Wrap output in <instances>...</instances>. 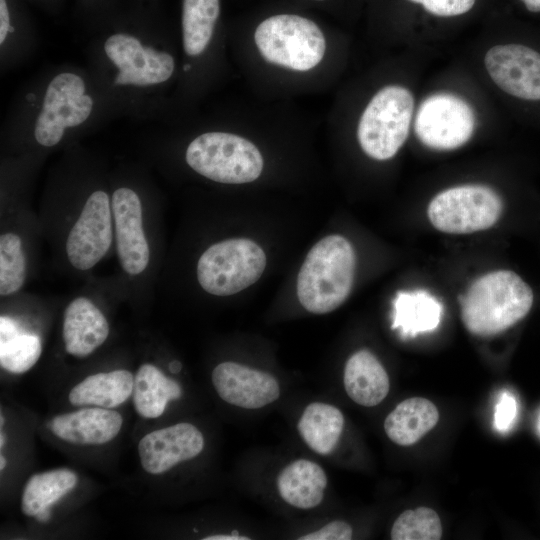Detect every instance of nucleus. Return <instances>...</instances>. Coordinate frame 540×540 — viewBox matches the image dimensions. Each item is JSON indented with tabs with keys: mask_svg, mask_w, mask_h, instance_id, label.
Wrapping results in <instances>:
<instances>
[{
	"mask_svg": "<svg viewBox=\"0 0 540 540\" xmlns=\"http://www.w3.org/2000/svg\"><path fill=\"white\" fill-rule=\"evenodd\" d=\"M356 269L352 244L342 235H328L308 252L297 277V297L310 313L326 314L350 295Z\"/></svg>",
	"mask_w": 540,
	"mask_h": 540,
	"instance_id": "1",
	"label": "nucleus"
},
{
	"mask_svg": "<svg viewBox=\"0 0 540 540\" xmlns=\"http://www.w3.org/2000/svg\"><path fill=\"white\" fill-rule=\"evenodd\" d=\"M533 300L531 287L519 275L493 271L475 280L460 298L461 318L474 335H496L524 318Z\"/></svg>",
	"mask_w": 540,
	"mask_h": 540,
	"instance_id": "2",
	"label": "nucleus"
},
{
	"mask_svg": "<svg viewBox=\"0 0 540 540\" xmlns=\"http://www.w3.org/2000/svg\"><path fill=\"white\" fill-rule=\"evenodd\" d=\"M254 43L268 63L294 72H308L322 61L326 39L319 25L295 13H277L255 28Z\"/></svg>",
	"mask_w": 540,
	"mask_h": 540,
	"instance_id": "3",
	"label": "nucleus"
},
{
	"mask_svg": "<svg viewBox=\"0 0 540 540\" xmlns=\"http://www.w3.org/2000/svg\"><path fill=\"white\" fill-rule=\"evenodd\" d=\"M185 158L195 172L224 184L252 182L261 175L264 165L254 143L227 132L199 135L188 145Z\"/></svg>",
	"mask_w": 540,
	"mask_h": 540,
	"instance_id": "4",
	"label": "nucleus"
},
{
	"mask_svg": "<svg viewBox=\"0 0 540 540\" xmlns=\"http://www.w3.org/2000/svg\"><path fill=\"white\" fill-rule=\"evenodd\" d=\"M413 110L408 89L398 85L380 89L358 122V142L365 154L379 161L395 156L408 136Z\"/></svg>",
	"mask_w": 540,
	"mask_h": 540,
	"instance_id": "5",
	"label": "nucleus"
},
{
	"mask_svg": "<svg viewBox=\"0 0 540 540\" xmlns=\"http://www.w3.org/2000/svg\"><path fill=\"white\" fill-rule=\"evenodd\" d=\"M266 255L254 241L234 238L211 245L197 263L201 287L216 296H229L254 284L266 267Z\"/></svg>",
	"mask_w": 540,
	"mask_h": 540,
	"instance_id": "6",
	"label": "nucleus"
},
{
	"mask_svg": "<svg viewBox=\"0 0 540 540\" xmlns=\"http://www.w3.org/2000/svg\"><path fill=\"white\" fill-rule=\"evenodd\" d=\"M503 205L490 187L478 184L446 189L430 202L427 214L441 232L467 234L492 227L500 218Z\"/></svg>",
	"mask_w": 540,
	"mask_h": 540,
	"instance_id": "7",
	"label": "nucleus"
},
{
	"mask_svg": "<svg viewBox=\"0 0 540 540\" xmlns=\"http://www.w3.org/2000/svg\"><path fill=\"white\" fill-rule=\"evenodd\" d=\"M84 92V81L76 74L61 73L52 79L35 123L34 136L40 145H56L66 128L78 126L89 117L93 100Z\"/></svg>",
	"mask_w": 540,
	"mask_h": 540,
	"instance_id": "8",
	"label": "nucleus"
},
{
	"mask_svg": "<svg viewBox=\"0 0 540 540\" xmlns=\"http://www.w3.org/2000/svg\"><path fill=\"white\" fill-rule=\"evenodd\" d=\"M475 115L471 106L457 95L437 93L419 106L414 129L419 140L438 150H451L472 136Z\"/></svg>",
	"mask_w": 540,
	"mask_h": 540,
	"instance_id": "9",
	"label": "nucleus"
},
{
	"mask_svg": "<svg viewBox=\"0 0 540 540\" xmlns=\"http://www.w3.org/2000/svg\"><path fill=\"white\" fill-rule=\"evenodd\" d=\"M112 215L104 191H95L88 197L66 241L67 257L73 267L88 270L107 253L113 238Z\"/></svg>",
	"mask_w": 540,
	"mask_h": 540,
	"instance_id": "10",
	"label": "nucleus"
},
{
	"mask_svg": "<svg viewBox=\"0 0 540 540\" xmlns=\"http://www.w3.org/2000/svg\"><path fill=\"white\" fill-rule=\"evenodd\" d=\"M105 53L119 68L117 85L147 86L167 81L174 72V59L152 47H144L134 36L114 34L104 45Z\"/></svg>",
	"mask_w": 540,
	"mask_h": 540,
	"instance_id": "11",
	"label": "nucleus"
},
{
	"mask_svg": "<svg viewBox=\"0 0 540 540\" xmlns=\"http://www.w3.org/2000/svg\"><path fill=\"white\" fill-rule=\"evenodd\" d=\"M487 72L504 92L525 100H540V54L523 45L490 48L484 58Z\"/></svg>",
	"mask_w": 540,
	"mask_h": 540,
	"instance_id": "12",
	"label": "nucleus"
},
{
	"mask_svg": "<svg viewBox=\"0 0 540 540\" xmlns=\"http://www.w3.org/2000/svg\"><path fill=\"white\" fill-rule=\"evenodd\" d=\"M204 448L202 433L190 423H178L146 434L138 444L142 468L160 475L178 463L198 456Z\"/></svg>",
	"mask_w": 540,
	"mask_h": 540,
	"instance_id": "13",
	"label": "nucleus"
},
{
	"mask_svg": "<svg viewBox=\"0 0 540 540\" xmlns=\"http://www.w3.org/2000/svg\"><path fill=\"white\" fill-rule=\"evenodd\" d=\"M111 208L120 264L128 274L138 275L145 270L150 259L140 198L130 188H119L112 195Z\"/></svg>",
	"mask_w": 540,
	"mask_h": 540,
	"instance_id": "14",
	"label": "nucleus"
},
{
	"mask_svg": "<svg viewBox=\"0 0 540 540\" xmlns=\"http://www.w3.org/2000/svg\"><path fill=\"white\" fill-rule=\"evenodd\" d=\"M212 383L222 400L246 409L264 407L280 395L279 384L271 374L230 361L214 368Z\"/></svg>",
	"mask_w": 540,
	"mask_h": 540,
	"instance_id": "15",
	"label": "nucleus"
},
{
	"mask_svg": "<svg viewBox=\"0 0 540 540\" xmlns=\"http://www.w3.org/2000/svg\"><path fill=\"white\" fill-rule=\"evenodd\" d=\"M123 424L121 414L108 408H85L58 415L51 432L63 441L79 445H101L114 439Z\"/></svg>",
	"mask_w": 540,
	"mask_h": 540,
	"instance_id": "16",
	"label": "nucleus"
},
{
	"mask_svg": "<svg viewBox=\"0 0 540 540\" xmlns=\"http://www.w3.org/2000/svg\"><path fill=\"white\" fill-rule=\"evenodd\" d=\"M62 333L66 352L82 358L104 343L109 324L92 301L78 297L65 309Z\"/></svg>",
	"mask_w": 540,
	"mask_h": 540,
	"instance_id": "17",
	"label": "nucleus"
},
{
	"mask_svg": "<svg viewBox=\"0 0 540 540\" xmlns=\"http://www.w3.org/2000/svg\"><path fill=\"white\" fill-rule=\"evenodd\" d=\"M343 383L348 396L365 407L381 403L390 389L386 370L376 356L366 349L355 352L347 360Z\"/></svg>",
	"mask_w": 540,
	"mask_h": 540,
	"instance_id": "18",
	"label": "nucleus"
},
{
	"mask_svg": "<svg viewBox=\"0 0 540 540\" xmlns=\"http://www.w3.org/2000/svg\"><path fill=\"white\" fill-rule=\"evenodd\" d=\"M326 485L325 471L306 459L290 463L277 478L280 496L288 504L300 509H311L319 505Z\"/></svg>",
	"mask_w": 540,
	"mask_h": 540,
	"instance_id": "19",
	"label": "nucleus"
},
{
	"mask_svg": "<svg viewBox=\"0 0 540 540\" xmlns=\"http://www.w3.org/2000/svg\"><path fill=\"white\" fill-rule=\"evenodd\" d=\"M438 420L439 412L430 400L413 397L399 403L386 417L384 430L395 444L410 446L432 430Z\"/></svg>",
	"mask_w": 540,
	"mask_h": 540,
	"instance_id": "20",
	"label": "nucleus"
},
{
	"mask_svg": "<svg viewBox=\"0 0 540 540\" xmlns=\"http://www.w3.org/2000/svg\"><path fill=\"white\" fill-rule=\"evenodd\" d=\"M134 376L128 370H114L86 377L69 392V402L74 406L115 408L132 394Z\"/></svg>",
	"mask_w": 540,
	"mask_h": 540,
	"instance_id": "21",
	"label": "nucleus"
},
{
	"mask_svg": "<svg viewBox=\"0 0 540 540\" xmlns=\"http://www.w3.org/2000/svg\"><path fill=\"white\" fill-rule=\"evenodd\" d=\"M442 304L426 290L400 291L394 300L393 329L404 338L435 330L441 320Z\"/></svg>",
	"mask_w": 540,
	"mask_h": 540,
	"instance_id": "22",
	"label": "nucleus"
},
{
	"mask_svg": "<svg viewBox=\"0 0 540 540\" xmlns=\"http://www.w3.org/2000/svg\"><path fill=\"white\" fill-rule=\"evenodd\" d=\"M181 395L179 384L152 364H143L134 376L133 403L138 414L144 418L161 416L167 403L179 399Z\"/></svg>",
	"mask_w": 540,
	"mask_h": 540,
	"instance_id": "23",
	"label": "nucleus"
},
{
	"mask_svg": "<svg viewBox=\"0 0 540 540\" xmlns=\"http://www.w3.org/2000/svg\"><path fill=\"white\" fill-rule=\"evenodd\" d=\"M344 427V416L335 406L314 402L303 411L298 431L305 443L320 455L330 454L336 447Z\"/></svg>",
	"mask_w": 540,
	"mask_h": 540,
	"instance_id": "24",
	"label": "nucleus"
},
{
	"mask_svg": "<svg viewBox=\"0 0 540 540\" xmlns=\"http://www.w3.org/2000/svg\"><path fill=\"white\" fill-rule=\"evenodd\" d=\"M78 482L76 473L67 468L35 474L27 481L21 498L22 512L31 517L50 507L69 493Z\"/></svg>",
	"mask_w": 540,
	"mask_h": 540,
	"instance_id": "25",
	"label": "nucleus"
},
{
	"mask_svg": "<svg viewBox=\"0 0 540 540\" xmlns=\"http://www.w3.org/2000/svg\"><path fill=\"white\" fill-rule=\"evenodd\" d=\"M220 16V0H183L182 35L185 53L200 55L208 46Z\"/></svg>",
	"mask_w": 540,
	"mask_h": 540,
	"instance_id": "26",
	"label": "nucleus"
},
{
	"mask_svg": "<svg viewBox=\"0 0 540 540\" xmlns=\"http://www.w3.org/2000/svg\"><path fill=\"white\" fill-rule=\"evenodd\" d=\"M41 352L37 335L20 333L11 319L1 317L0 364L3 369L17 374L27 372L36 364Z\"/></svg>",
	"mask_w": 540,
	"mask_h": 540,
	"instance_id": "27",
	"label": "nucleus"
},
{
	"mask_svg": "<svg viewBox=\"0 0 540 540\" xmlns=\"http://www.w3.org/2000/svg\"><path fill=\"white\" fill-rule=\"evenodd\" d=\"M26 277V257L21 238L14 233L0 237V294L11 295L23 285Z\"/></svg>",
	"mask_w": 540,
	"mask_h": 540,
	"instance_id": "28",
	"label": "nucleus"
},
{
	"mask_svg": "<svg viewBox=\"0 0 540 540\" xmlns=\"http://www.w3.org/2000/svg\"><path fill=\"white\" fill-rule=\"evenodd\" d=\"M441 536L440 518L428 507L404 511L395 520L391 529L393 540H438Z\"/></svg>",
	"mask_w": 540,
	"mask_h": 540,
	"instance_id": "29",
	"label": "nucleus"
},
{
	"mask_svg": "<svg viewBox=\"0 0 540 540\" xmlns=\"http://www.w3.org/2000/svg\"><path fill=\"white\" fill-rule=\"evenodd\" d=\"M421 4L430 14L439 17H452L471 10L475 0H409Z\"/></svg>",
	"mask_w": 540,
	"mask_h": 540,
	"instance_id": "30",
	"label": "nucleus"
},
{
	"mask_svg": "<svg viewBox=\"0 0 540 540\" xmlns=\"http://www.w3.org/2000/svg\"><path fill=\"white\" fill-rule=\"evenodd\" d=\"M517 413L516 400L512 394L503 392L495 406L494 426L500 432L510 429Z\"/></svg>",
	"mask_w": 540,
	"mask_h": 540,
	"instance_id": "31",
	"label": "nucleus"
},
{
	"mask_svg": "<svg viewBox=\"0 0 540 540\" xmlns=\"http://www.w3.org/2000/svg\"><path fill=\"white\" fill-rule=\"evenodd\" d=\"M351 526L341 520H335L321 529L299 537V540H349L352 538Z\"/></svg>",
	"mask_w": 540,
	"mask_h": 540,
	"instance_id": "32",
	"label": "nucleus"
},
{
	"mask_svg": "<svg viewBox=\"0 0 540 540\" xmlns=\"http://www.w3.org/2000/svg\"><path fill=\"white\" fill-rule=\"evenodd\" d=\"M10 30V17L5 0H0V43H3Z\"/></svg>",
	"mask_w": 540,
	"mask_h": 540,
	"instance_id": "33",
	"label": "nucleus"
},
{
	"mask_svg": "<svg viewBox=\"0 0 540 540\" xmlns=\"http://www.w3.org/2000/svg\"><path fill=\"white\" fill-rule=\"evenodd\" d=\"M204 540H249L246 536L234 535V534H220L210 535L203 538Z\"/></svg>",
	"mask_w": 540,
	"mask_h": 540,
	"instance_id": "34",
	"label": "nucleus"
},
{
	"mask_svg": "<svg viewBox=\"0 0 540 540\" xmlns=\"http://www.w3.org/2000/svg\"><path fill=\"white\" fill-rule=\"evenodd\" d=\"M531 12H540V0H521Z\"/></svg>",
	"mask_w": 540,
	"mask_h": 540,
	"instance_id": "35",
	"label": "nucleus"
},
{
	"mask_svg": "<svg viewBox=\"0 0 540 540\" xmlns=\"http://www.w3.org/2000/svg\"><path fill=\"white\" fill-rule=\"evenodd\" d=\"M50 517H51V512L49 510V507L40 510L35 515L36 520L39 521V522H47L50 519Z\"/></svg>",
	"mask_w": 540,
	"mask_h": 540,
	"instance_id": "36",
	"label": "nucleus"
},
{
	"mask_svg": "<svg viewBox=\"0 0 540 540\" xmlns=\"http://www.w3.org/2000/svg\"><path fill=\"white\" fill-rule=\"evenodd\" d=\"M181 367H182L181 363L177 360H174L169 363V370L170 372L174 374L179 373L181 370Z\"/></svg>",
	"mask_w": 540,
	"mask_h": 540,
	"instance_id": "37",
	"label": "nucleus"
},
{
	"mask_svg": "<svg viewBox=\"0 0 540 540\" xmlns=\"http://www.w3.org/2000/svg\"><path fill=\"white\" fill-rule=\"evenodd\" d=\"M6 465V460L3 455L0 456V469L3 470V468Z\"/></svg>",
	"mask_w": 540,
	"mask_h": 540,
	"instance_id": "38",
	"label": "nucleus"
},
{
	"mask_svg": "<svg viewBox=\"0 0 540 540\" xmlns=\"http://www.w3.org/2000/svg\"><path fill=\"white\" fill-rule=\"evenodd\" d=\"M4 441H5V438L3 436V433H1V438H0L1 447L3 446Z\"/></svg>",
	"mask_w": 540,
	"mask_h": 540,
	"instance_id": "39",
	"label": "nucleus"
},
{
	"mask_svg": "<svg viewBox=\"0 0 540 540\" xmlns=\"http://www.w3.org/2000/svg\"><path fill=\"white\" fill-rule=\"evenodd\" d=\"M307 1L316 2V3H322V2H325L327 0H307Z\"/></svg>",
	"mask_w": 540,
	"mask_h": 540,
	"instance_id": "40",
	"label": "nucleus"
},
{
	"mask_svg": "<svg viewBox=\"0 0 540 540\" xmlns=\"http://www.w3.org/2000/svg\"><path fill=\"white\" fill-rule=\"evenodd\" d=\"M3 425V416L1 415V426Z\"/></svg>",
	"mask_w": 540,
	"mask_h": 540,
	"instance_id": "41",
	"label": "nucleus"
}]
</instances>
